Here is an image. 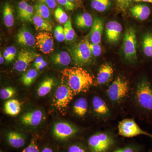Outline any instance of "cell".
<instances>
[{
    "mask_svg": "<svg viewBox=\"0 0 152 152\" xmlns=\"http://www.w3.org/2000/svg\"><path fill=\"white\" fill-rule=\"evenodd\" d=\"M63 83L70 88L74 94L86 92L94 84V77L83 68H66L62 72Z\"/></svg>",
    "mask_w": 152,
    "mask_h": 152,
    "instance_id": "6da1fadb",
    "label": "cell"
},
{
    "mask_svg": "<svg viewBox=\"0 0 152 152\" xmlns=\"http://www.w3.org/2000/svg\"><path fill=\"white\" fill-rule=\"evenodd\" d=\"M88 39H85L75 45L71 50L72 58L77 66L90 64L92 61V55Z\"/></svg>",
    "mask_w": 152,
    "mask_h": 152,
    "instance_id": "7a4b0ae2",
    "label": "cell"
},
{
    "mask_svg": "<svg viewBox=\"0 0 152 152\" xmlns=\"http://www.w3.org/2000/svg\"><path fill=\"white\" fill-rule=\"evenodd\" d=\"M136 98L143 110L147 113H152V86L146 79L142 80L138 84Z\"/></svg>",
    "mask_w": 152,
    "mask_h": 152,
    "instance_id": "3957f363",
    "label": "cell"
},
{
    "mask_svg": "<svg viewBox=\"0 0 152 152\" xmlns=\"http://www.w3.org/2000/svg\"><path fill=\"white\" fill-rule=\"evenodd\" d=\"M115 143L113 136L106 133H96L88 140V145L91 152H109Z\"/></svg>",
    "mask_w": 152,
    "mask_h": 152,
    "instance_id": "277c9868",
    "label": "cell"
},
{
    "mask_svg": "<svg viewBox=\"0 0 152 152\" xmlns=\"http://www.w3.org/2000/svg\"><path fill=\"white\" fill-rule=\"evenodd\" d=\"M129 91V84L126 80L121 77L117 78L107 90L109 99L114 102H118L126 96Z\"/></svg>",
    "mask_w": 152,
    "mask_h": 152,
    "instance_id": "5b68a950",
    "label": "cell"
},
{
    "mask_svg": "<svg viewBox=\"0 0 152 152\" xmlns=\"http://www.w3.org/2000/svg\"><path fill=\"white\" fill-rule=\"evenodd\" d=\"M118 129L119 134L125 137H133L142 135L152 139V134L142 129L134 120L131 119H125L120 122Z\"/></svg>",
    "mask_w": 152,
    "mask_h": 152,
    "instance_id": "8992f818",
    "label": "cell"
},
{
    "mask_svg": "<svg viewBox=\"0 0 152 152\" xmlns=\"http://www.w3.org/2000/svg\"><path fill=\"white\" fill-rule=\"evenodd\" d=\"M137 43L135 30L129 28L125 32L123 44V52L127 60L132 61L137 59Z\"/></svg>",
    "mask_w": 152,
    "mask_h": 152,
    "instance_id": "52a82bcc",
    "label": "cell"
},
{
    "mask_svg": "<svg viewBox=\"0 0 152 152\" xmlns=\"http://www.w3.org/2000/svg\"><path fill=\"white\" fill-rule=\"evenodd\" d=\"M74 94L67 85L62 82L57 88L54 95V105L58 110L67 107L72 99Z\"/></svg>",
    "mask_w": 152,
    "mask_h": 152,
    "instance_id": "ba28073f",
    "label": "cell"
},
{
    "mask_svg": "<svg viewBox=\"0 0 152 152\" xmlns=\"http://www.w3.org/2000/svg\"><path fill=\"white\" fill-rule=\"evenodd\" d=\"M32 50L27 49H22L18 55L14 68L19 72L25 71L30 64L34 61L38 56Z\"/></svg>",
    "mask_w": 152,
    "mask_h": 152,
    "instance_id": "9c48e42d",
    "label": "cell"
},
{
    "mask_svg": "<svg viewBox=\"0 0 152 152\" xmlns=\"http://www.w3.org/2000/svg\"><path fill=\"white\" fill-rule=\"evenodd\" d=\"M77 132V129L74 126L65 122L55 124L53 128V134L58 140H64L72 137Z\"/></svg>",
    "mask_w": 152,
    "mask_h": 152,
    "instance_id": "30bf717a",
    "label": "cell"
},
{
    "mask_svg": "<svg viewBox=\"0 0 152 152\" xmlns=\"http://www.w3.org/2000/svg\"><path fill=\"white\" fill-rule=\"evenodd\" d=\"M36 45L45 54L51 53L54 50V39L50 32H39L36 37Z\"/></svg>",
    "mask_w": 152,
    "mask_h": 152,
    "instance_id": "8fae6325",
    "label": "cell"
},
{
    "mask_svg": "<svg viewBox=\"0 0 152 152\" xmlns=\"http://www.w3.org/2000/svg\"><path fill=\"white\" fill-rule=\"evenodd\" d=\"M122 30V26L118 22L115 21L108 22L105 28L106 36L107 41L111 43L116 42L119 39Z\"/></svg>",
    "mask_w": 152,
    "mask_h": 152,
    "instance_id": "7c38bea8",
    "label": "cell"
},
{
    "mask_svg": "<svg viewBox=\"0 0 152 152\" xmlns=\"http://www.w3.org/2000/svg\"><path fill=\"white\" fill-rule=\"evenodd\" d=\"M103 29V21L99 18H95L89 35L91 43L95 44L100 43Z\"/></svg>",
    "mask_w": 152,
    "mask_h": 152,
    "instance_id": "4fadbf2b",
    "label": "cell"
},
{
    "mask_svg": "<svg viewBox=\"0 0 152 152\" xmlns=\"http://www.w3.org/2000/svg\"><path fill=\"white\" fill-rule=\"evenodd\" d=\"M42 118V111L35 110L24 114L21 117V121L25 126H36L40 124Z\"/></svg>",
    "mask_w": 152,
    "mask_h": 152,
    "instance_id": "5bb4252c",
    "label": "cell"
},
{
    "mask_svg": "<svg viewBox=\"0 0 152 152\" xmlns=\"http://www.w3.org/2000/svg\"><path fill=\"white\" fill-rule=\"evenodd\" d=\"M114 73V70L111 65L105 64L100 67L95 84L104 85L109 81Z\"/></svg>",
    "mask_w": 152,
    "mask_h": 152,
    "instance_id": "9a60e30c",
    "label": "cell"
},
{
    "mask_svg": "<svg viewBox=\"0 0 152 152\" xmlns=\"http://www.w3.org/2000/svg\"><path fill=\"white\" fill-rule=\"evenodd\" d=\"M17 42L19 45L26 47L34 46L36 44L34 37L26 28L20 30L16 36Z\"/></svg>",
    "mask_w": 152,
    "mask_h": 152,
    "instance_id": "2e32d148",
    "label": "cell"
},
{
    "mask_svg": "<svg viewBox=\"0 0 152 152\" xmlns=\"http://www.w3.org/2000/svg\"><path fill=\"white\" fill-rule=\"evenodd\" d=\"M133 16L140 20H145L149 17L151 10L148 6L145 4L136 5L130 9Z\"/></svg>",
    "mask_w": 152,
    "mask_h": 152,
    "instance_id": "e0dca14e",
    "label": "cell"
},
{
    "mask_svg": "<svg viewBox=\"0 0 152 152\" xmlns=\"http://www.w3.org/2000/svg\"><path fill=\"white\" fill-rule=\"evenodd\" d=\"M7 140L10 145L17 148L24 146L26 143L25 136L17 132H11L9 133L7 135Z\"/></svg>",
    "mask_w": 152,
    "mask_h": 152,
    "instance_id": "ac0fdd59",
    "label": "cell"
},
{
    "mask_svg": "<svg viewBox=\"0 0 152 152\" xmlns=\"http://www.w3.org/2000/svg\"><path fill=\"white\" fill-rule=\"evenodd\" d=\"M75 23L79 28L87 29L92 26L94 20L90 14L85 12L77 16Z\"/></svg>",
    "mask_w": 152,
    "mask_h": 152,
    "instance_id": "d6986e66",
    "label": "cell"
},
{
    "mask_svg": "<svg viewBox=\"0 0 152 152\" xmlns=\"http://www.w3.org/2000/svg\"><path fill=\"white\" fill-rule=\"evenodd\" d=\"M92 104L94 111L100 115H107L109 113V110L104 101L98 96L93 99Z\"/></svg>",
    "mask_w": 152,
    "mask_h": 152,
    "instance_id": "ffe728a7",
    "label": "cell"
},
{
    "mask_svg": "<svg viewBox=\"0 0 152 152\" xmlns=\"http://www.w3.org/2000/svg\"><path fill=\"white\" fill-rule=\"evenodd\" d=\"M33 22L37 30L42 31H52L53 26L50 23L36 13L33 16Z\"/></svg>",
    "mask_w": 152,
    "mask_h": 152,
    "instance_id": "44dd1931",
    "label": "cell"
},
{
    "mask_svg": "<svg viewBox=\"0 0 152 152\" xmlns=\"http://www.w3.org/2000/svg\"><path fill=\"white\" fill-rule=\"evenodd\" d=\"M21 109L20 103L16 99L9 100L4 104L5 112L10 115H17L20 113Z\"/></svg>",
    "mask_w": 152,
    "mask_h": 152,
    "instance_id": "7402d4cb",
    "label": "cell"
},
{
    "mask_svg": "<svg viewBox=\"0 0 152 152\" xmlns=\"http://www.w3.org/2000/svg\"><path fill=\"white\" fill-rule=\"evenodd\" d=\"M3 20L7 27H11L14 24L13 11L12 6L8 3H6L3 9Z\"/></svg>",
    "mask_w": 152,
    "mask_h": 152,
    "instance_id": "603a6c76",
    "label": "cell"
},
{
    "mask_svg": "<svg viewBox=\"0 0 152 152\" xmlns=\"http://www.w3.org/2000/svg\"><path fill=\"white\" fill-rule=\"evenodd\" d=\"M52 61L55 64L67 66L72 61V58L67 52L62 51L54 55L52 58Z\"/></svg>",
    "mask_w": 152,
    "mask_h": 152,
    "instance_id": "cb8c5ba5",
    "label": "cell"
},
{
    "mask_svg": "<svg viewBox=\"0 0 152 152\" xmlns=\"http://www.w3.org/2000/svg\"><path fill=\"white\" fill-rule=\"evenodd\" d=\"M54 85V80L51 78H47L41 83L37 89V94L39 96H46L51 91Z\"/></svg>",
    "mask_w": 152,
    "mask_h": 152,
    "instance_id": "d4e9b609",
    "label": "cell"
},
{
    "mask_svg": "<svg viewBox=\"0 0 152 152\" xmlns=\"http://www.w3.org/2000/svg\"><path fill=\"white\" fill-rule=\"evenodd\" d=\"M88 103L85 98H80L75 101L73 107L75 114L80 117L84 116L88 111Z\"/></svg>",
    "mask_w": 152,
    "mask_h": 152,
    "instance_id": "484cf974",
    "label": "cell"
},
{
    "mask_svg": "<svg viewBox=\"0 0 152 152\" xmlns=\"http://www.w3.org/2000/svg\"><path fill=\"white\" fill-rule=\"evenodd\" d=\"M34 8L36 14L49 22L50 20V12L48 6L42 3L37 2L34 5Z\"/></svg>",
    "mask_w": 152,
    "mask_h": 152,
    "instance_id": "4316f807",
    "label": "cell"
},
{
    "mask_svg": "<svg viewBox=\"0 0 152 152\" xmlns=\"http://www.w3.org/2000/svg\"><path fill=\"white\" fill-rule=\"evenodd\" d=\"M144 53L147 57L152 58V34L148 33L144 36L142 42Z\"/></svg>",
    "mask_w": 152,
    "mask_h": 152,
    "instance_id": "83f0119b",
    "label": "cell"
},
{
    "mask_svg": "<svg viewBox=\"0 0 152 152\" xmlns=\"http://www.w3.org/2000/svg\"><path fill=\"white\" fill-rule=\"evenodd\" d=\"M37 76V70L31 69L23 75L21 77V81L24 86H29L32 84Z\"/></svg>",
    "mask_w": 152,
    "mask_h": 152,
    "instance_id": "f1b7e54d",
    "label": "cell"
},
{
    "mask_svg": "<svg viewBox=\"0 0 152 152\" xmlns=\"http://www.w3.org/2000/svg\"><path fill=\"white\" fill-rule=\"evenodd\" d=\"M64 28L66 40L69 42L74 40L76 38V33L72 26L70 18H69L66 23L64 24Z\"/></svg>",
    "mask_w": 152,
    "mask_h": 152,
    "instance_id": "f546056e",
    "label": "cell"
},
{
    "mask_svg": "<svg viewBox=\"0 0 152 152\" xmlns=\"http://www.w3.org/2000/svg\"><path fill=\"white\" fill-rule=\"evenodd\" d=\"M110 5V0H92L91 7L95 10L99 12L106 11Z\"/></svg>",
    "mask_w": 152,
    "mask_h": 152,
    "instance_id": "4dcf8cb0",
    "label": "cell"
},
{
    "mask_svg": "<svg viewBox=\"0 0 152 152\" xmlns=\"http://www.w3.org/2000/svg\"><path fill=\"white\" fill-rule=\"evenodd\" d=\"M55 17L59 23L61 24H64L67 21L68 18L67 15L61 7H58L55 11Z\"/></svg>",
    "mask_w": 152,
    "mask_h": 152,
    "instance_id": "1f68e13d",
    "label": "cell"
},
{
    "mask_svg": "<svg viewBox=\"0 0 152 152\" xmlns=\"http://www.w3.org/2000/svg\"><path fill=\"white\" fill-rule=\"evenodd\" d=\"M16 90L12 87H6L0 90V98L3 100L10 99L15 94Z\"/></svg>",
    "mask_w": 152,
    "mask_h": 152,
    "instance_id": "d6a6232c",
    "label": "cell"
},
{
    "mask_svg": "<svg viewBox=\"0 0 152 152\" xmlns=\"http://www.w3.org/2000/svg\"><path fill=\"white\" fill-rule=\"evenodd\" d=\"M16 53V48L13 46H10L5 50L4 53V58L7 61H12L15 58Z\"/></svg>",
    "mask_w": 152,
    "mask_h": 152,
    "instance_id": "836d02e7",
    "label": "cell"
},
{
    "mask_svg": "<svg viewBox=\"0 0 152 152\" xmlns=\"http://www.w3.org/2000/svg\"><path fill=\"white\" fill-rule=\"evenodd\" d=\"M54 37L58 42H61L65 40L64 28L62 26H58L55 28Z\"/></svg>",
    "mask_w": 152,
    "mask_h": 152,
    "instance_id": "e575fe53",
    "label": "cell"
},
{
    "mask_svg": "<svg viewBox=\"0 0 152 152\" xmlns=\"http://www.w3.org/2000/svg\"><path fill=\"white\" fill-rule=\"evenodd\" d=\"M88 45L93 56L98 57L100 56L102 54V49L99 44L92 43L88 41Z\"/></svg>",
    "mask_w": 152,
    "mask_h": 152,
    "instance_id": "d590c367",
    "label": "cell"
},
{
    "mask_svg": "<svg viewBox=\"0 0 152 152\" xmlns=\"http://www.w3.org/2000/svg\"><path fill=\"white\" fill-rule=\"evenodd\" d=\"M56 1L60 5L64 7L67 10L72 11L75 8V4L69 0H56Z\"/></svg>",
    "mask_w": 152,
    "mask_h": 152,
    "instance_id": "8d00e7d4",
    "label": "cell"
},
{
    "mask_svg": "<svg viewBox=\"0 0 152 152\" xmlns=\"http://www.w3.org/2000/svg\"><path fill=\"white\" fill-rule=\"evenodd\" d=\"M34 11V8L31 5H28L22 20H24L28 22L33 21Z\"/></svg>",
    "mask_w": 152,
    "mask_h": 152,
    "instance_id": "74e56055",
    "label": "cell"
},
{
    "mask_svg": "<svg viewBox=\"0 0 152 152\" xmlns=\"http://www.w3.org/2000/svg\"><path fill=\"white\" fill-rule=\"evenodd\" d=\"M34 66L37 69H42L44 68L47 66V63L42 57L38 56L35 60Z\"/></svg>",
    "mask_w": 152,
    "mask_h": 152,
    "instance_id": "f35d334b",
    "label": "cell"
},
{
    "mask_svg": "<svg viewBox=\"0 0 152 152\" xmlns=\"http://www.w3.org/2000/svg\"><path fill=\"white\" fill-rule=\"evenodd\" d=\"M22 152H39L35 140L32 139L29 145Z\"/></svg>",
    "mask_w": 152,
    "mask_h": 152,
    "instance_id": "ab89813d",
    "label": "cell"
},
{
    "mask_svg": "<svg viewBox=\"0 0 152 152\" xmlns=\"http://www.w3.org/2000/svg\"><path fill=\"white\" fill-rule=\"evenodd\" d=\"M28 4L24 1H21L18 4V15L19 18L23 20L24 15L26 12Z\"/></svg>",
    "mask_w": 152,
    "mask_h": 152,
    "instance_id": "60d3db41",
    "label": "cell"
},
{
    "mask_svg": "<svg viewBox=\"0 0 152 152\" xmlns=\"http://www.w3.org/2000/svg\"><path fill=\"white\" fill-rule=\"evenodd\" d=\"M138 148L134 146L128 145L122 148H118L111 152H138Z\"/></svg>",
    "mask_w": 152,
    "mask_h": 152,
    "instance_id": "b9f144b4",
    "label": "cell"
},
{
    "mask_svg": "<svg viewBox=\"0 0 152 152\" xmlns=\"http://www.w3.org/2000/svg\"><path fill=\"white\" fill-rule=\"evenodd\" d=\"M132 0H116L118 7L121 10H124L132 4Z\"/></svg>",
    "mask_w": 152,
    "mask_h": 152,
    "instance_id": "7bdbcfd3",
    "label": "cell"
},
{
    "mask_svg": "<svg viewBox=\"0 0 152 152\" xmlns=\"http://www.w3.org/2000/svg\"><path fill=\"white\" fill-rule=\"evenodd\" d=\"M37 2L42 3L48 6L49 8L54 9L56 6V0H34Z\"/></svg>",
    "mask_w": 152,
    "mask_h": 152,
    "instance_id": "ee69618b",
    "label": "cell"
},
{
    "mask_svg": "<svg viewBox=\"0 0 152 152\" xmlns=\"http://www.w3.org/2000/svg\"><path fill=\"white\" fill-rule=\"evenodd\" d=\"M68 152H87V151L82 146L75 144L69 147Z\"/></svg>",
    "mask_w": 152,
    "mask_h": 152,
    "instance_id": "f6af8a7d",
    "label": "cell"
},
{
    "mask_svg": "<svg viewBox=\"0 0 152 152\" xmlns=\"http://www.w3.org/2000/svg\"><path fill=\"white\" fill-rule=\"evenodd\" d=\"M41 152H53V150L51 149L46 147V148H44Z\"/></svg>",
    "mask_w": 152,
    "mask_h": 152,
    "instance_id": "bcb514c9",
    "label": "cell"
},
{
    "mask_svg": "<svg viewBox=\"0 0 152 152\" xmlns=\"http://www.w3.org/2000/svg\"><path fill=\"white\" fill-rule=\"evenodd\" d=\"M133 1L137 2H148L152 4V0H133Z\"/></svg>",
    "mask_w": 152,
    "mask_h": 152,
    "instance_id": "7dc6e473",
    "label": "cell"
},
{
    "mask_svg": "<svg viewBox=\"0 0 152 152\" xmlns=\"http://www.w3.org/2000/svg\"><path fill=\"white\" fill-rule=\"evenodd\" d=\"M4 56L2 55L1 53L0 55V64H2L4 62Z\"/></svg>",
    "mask_w": 152,
    "mask_h": 152,
    "instance_id": "c3c4849f",
    "label": "cell"
},
{
    "mask_svg": "<svg viewBox=\"0 0 152 152\" xmlns=\"http://www.w3.org/2000/svg\"><path fill=\"white\" fill-rule=\"evenodd\" d=\"M70 1L72 2L75 1H77V0H69Z\"/></svg>",
    "mask_w": 152,
    "mask_h": 152,
    "instance_id": "681fc988",
    "label": "cell"
},
{
    "mask_svg": "<svg viewBox=\"0 0 152 152\" xmlns=\"http://www.w3.org/2000/svg\"><path fill=\"white\" fill-rule=\"evenodd\" d=\"M151 152H152V151Z\"/></svg>",
    "mask_w": 152,
    "mask_h": 152,
    "instance_id": "f907efd6",
    "label": "cell"
}]
</instances>
